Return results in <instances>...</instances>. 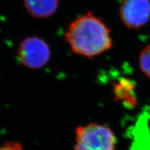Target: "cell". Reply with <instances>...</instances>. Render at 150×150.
<instances>
[{
    "label": "cell",
    "instance_id": "5b68a950",
    "mask_svg": "<svg viewBox=\"0 0 150 150\" xmlns=\"http://www.w3.org/2000/svg\"><path fill=\"white\" fill-rule=\"evenodd\" d=\"M23 4L33 18L45 19L55 14L59 8V0H23Z\"/></svg>",
    "mask_w": 150,
    "mask_h": 150
},
{
    "label": "cell",
    "instance_id": "8992f818",
    "mask_svg": "<svg viewBox=\"0 0 150 150\" xmlns=\"http://www.w3.org/2000/svg\"><path fill=\"white\" fill-rule=\"evenodd\" d=\"M114 92L117 99H122L125 97L131 96V93L134 91V84L128 79H121L117 83H114Z\"/></svg>",
    "mask_w": 150,
    "mask_h": 150
},
{
    "label": "cell",
    "instance_id": "ba28073f",
    "mask_svg": "<svg viewBox=\"0 0 150 150\" xmlns=\"http://www.w3.org/2000/svg\"><path fill=\"white\" fill-rule=\"evenodd\" d=\"M0 150H23V147L17 142H8L0 145Z\"/></svg>",
    "mask_w": 150,
    "mask_h": 150
},
{
    "label": "cell",
    "instance_id": "6da1fadb",
    "mask_svg": "<svg viewBox=\"0 0 150 150\" xmlns=\"http://www.w3.org/2000/svg\"><path fill=\"white\" fill-rule=\"evenodd\" d=\"M71 51L83 57H95L112 46L110 29L102 18L87 12L74 19L65 33Z\"/></svg>",
    "mask_w": 150,
    "mask_h": 150
},
{
    "label": "cell",
    "instance_id": "277c9868",
    "mask_svg": "<svg viewBox=\"0 0 150 150\" xmlns=\"http://www.w3.org/2000/svg\"><path fill=\"white\" fill-rule=\"evenodd\" d=\"M119 13L128 29H139L150 21V0H122Z\"/></svg>",
    "mask_w": 150,
    "mask_h": 150
},
{
    "label": "cell",
    "instance_id": "52a82bcc",
    "mask_svg": "<svg viewBox=\"0 0 150 150\" xmlns=\"http://www.w3.org/2000/svg\"><path fill=\"white\" fill-rule=\"evenodd\" d=\"M139 67L141 72L150 79V43L140 52Z\"/></svg>",
    "mask_w": 150,
    "mask_h": 150
},
{
    "label": "cell",
    "instance_id": "7a4b0ae2",
    "mask_svg": "<svg viewBox=\"0 0 150 150\" xmlns=\"http://www.w3.org/2000/svg\"><path fill=\"white\" fill-rule=\"evenodd\" d=\"M74 150H115L116 138L111 129L91 123L76 129Z\"/></svg>",
    "mask_w": 150,
    "mask_h": 150
},
{
    "label": "cell",
    "instance_id": "3957f363",
    "mask_svg": "<svg viewBox=\"0 0 150 150\" xmlns=\"http://www.w3.org/2000/svg\"><path fill=\"white\" fill-rule=\"evenodd\" d=\"M52 52L49 44L38 36H29L20 42L18 47L19 61L31 70L42 68L50 62Z\"/></svg>",
    "mask_w": 150,
    "mask_h": 150
}]
</instances>
